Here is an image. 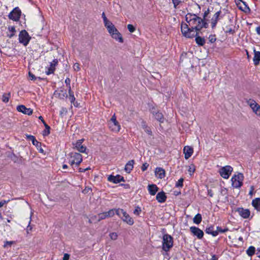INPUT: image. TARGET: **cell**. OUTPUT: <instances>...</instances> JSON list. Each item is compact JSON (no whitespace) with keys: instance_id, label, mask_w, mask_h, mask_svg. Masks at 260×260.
I'll use <instances>...</instances> for the list:
<instances>
[{"instance_id":"cell-1","label":"cell","mask_w":260,"mask_h":260,"mask_svg":"<svg viewBox=\"0 0 260 260\" xmlns=\"http://www.w3.org/2000/svg\"><path fill=\"white\" fill-rule=\"evenodd\" d=\"M102 17L103 20L105 27L107 29V31L110 35V36L112 37V38L115 39L116 41H117L121 43L124 42V39L122 38L121 34L117 30V29L116 28L114 24L107 19L104 12L102 13Z\"/></svg>"},{"instance_id":"cell-2","label":"cell","mask_w":260,"mask_h":260,"mask_svg":"<svg viewBox=\"0 0 260 260\" xmlns=\"http://www.w3.org/2000/svg\"><path fill=\"white\" fill-rule=\"evenodd\" d=\"M186 21L192 29L199 30L203 27L202 19L193 14H187L185 17Z\"/></svg>"},{"instance_id":"cell-3","label":"cell","mask_w":260,"mask_h":260,"mask_svg":"<svg viewBox=\"0 0 260 260\" xmlns=\"http://www.w3.org/2000/svg\"><path fill=\"white\" fill-rule=\"evenodd\" d=\"M68 161L70 165L73 168H76L79 166L83 161L82 156L79 153H72L69 155Z\"/></svg>"},{"instance_id":"cell-4","label":"cell","mask_w":260,"mask_h":260,"mask_svg":"<svg viewBox=\"0 0 260 260\" xmlns=\"http://www.w3.org/2000/svg\"><path fill=\"white\" fill-rule=\"evenodd\" d=\"M116 214L121 219H122L123 221L127 223L129 226H132L134 224V221L133 219L126 213V211L121 208L115 209Z\"/></svg>"},{"instance_id":"cell-5","label":"cell","mask_w":260,"mask_h":260,"mask_svg":"<svg viewBox=\"0 0 260 260\" xmlns=\"http://www.w3.org/2000/svg\"><path fill=\"white\" fill-rule=\"evenodd\" d=\"M244 175L240 172H236L232 178V186L234 189H239L243 184Z\"/></svg>"},{"instance_id":"cell-6","label":"cell","mask_w":260,"mask_h":260,"mask_svg":"<svg viewBox=\"0 0 260 260\" xmlns=\"http://www.w3.org/2000/svg\"><path fill=\"white\" fill-rule=\"evenodd\" d=\"M181 30L182 34L185 37L188 38L195 37L197 35V30L192 28L190 29L187 24L182 22L181 26Z\"/></svg>"},{"instance_id":"cell-7","label":"cell","mask_w":260,"mask_h":260,"mask_svg":"<svg viewBox=\"0 0 260 260\" xmlns=\"http://www.w3.org/2000/svg\"><path fill=\"white\" fill-rule=\"evenodd\" d=\"M173 238L169 234H166L163 236L162 249L164 251L168 252L173 246Z\"/></svg>"},{"instance_id":"cell-8","label":"cell","mask_w":260,"mask_h":260,"mask_svg":"<svg viewBox=\"0 0 260 260\" xmlns=\"http://www.w3.org/2000/svg\"><path fill=\"white\" fill-rule=\"evenodd\" d=\"M108 125L109 129L111 131H112V132H114L116 133L119 132L120 130H121V125L119 124V122H118V121H117L116 114H114L113 116L111 118L110 121H108Z\"/></svg>"},{"instance_id":"cell-9","label":"cell","mask_w":260,"mask_h":260,"mask_svg":"<svg viewBox=\"0 0 260 260\" xmlns=\"http://www.w3.org/2000/svg\"><path fill=\"white\" fill-rule=\"evenodd\" d=\"M31 40V37L30 36L29 33L26 30H23L21 31L19 35V42L24 46H27L29 44Z\"/></svg>"},{"instance_id":"cell-10","label":"cell","mask_w":260,"mask_h":260,"mask_svg":"<svg viewBox=\"0 0 260 260\" xmlns=\"http://www.w3.org/2000/svg\"><path fill=\"white\" fill-rule=\"evenodd\" d=\"M21 15L22 13L20 8L19 7H16L9 13L8 17L14 21H19L21 19Z\"/></svg>"},{"instance_id":"cell-11","label":"cell","mask_w":260,"mask_h":260,"mask_svg":"<svg viewBox=\"0 0 260 260\" xmlns=\"http://www.w3.org/2000/svg\"><path fill=\"white\" fill-rule=\"evenodd\" d=\"M70 79L69 78H67L65 80V82L66 84L67 87H68V94H69V99H70V102H71L74 105V106L76 107H79V104L78 103L76 102V99L74 97V95L73 93V91L72 90L71 87L70 85Z\"/></svg>"},{"instance_id":"cell-12","label":"cell","mask_w":260,"mask_h":260,"mask_svg":"<svg viewBox=\"0 0 260 260\" xmlns=\"http://www.w3.org/2000/svg\"><path fill=\"white\" fill-rule=\"evenodd\" d=\"M233 171V168L231 166H226L219 170V174L223 179H228L231 176Z\"/></svg>"},{"instance_id":"cell-13","label":"cell","mask_w":260,"mask_h":260,"mask_svg":"<svg viewBox=\"0 0 260 260\" xmlns=\"http://www.w3.org/2000/svg\"><path fill=\"white\" fill-rule=\"evenodd\" d=\"M25 137L27 139L30 140L32 142L33 145H34V146L36 147V148L37 149L38 151H39L40 153H44V150L42 147L41 143L36 140V137L35 136L31 135L26 134L25 135Z\"/></svg>"},{"instance_id":"cell-14","label":"cell","mask_w":260,"mask_h":260,"mask_svg":"<svg viewBox=\"0 0 260 260\" xmlns=\"http://www.w3.org/2000/svg\"><path fill=\"white\" fill-rule=\"evenodd\" d=\"M59 64V61L57 59H55L50 63V65H48L46 68L45 73L47 75H50L53 74L55 73L56 70V68Z\"/></svg>"},{"instance_id":"cell-15","label":"cell","mask_w":260,"mask_h":260,"mask_svg":"<svg viewBox=\"0 0 260 260\" xmlns=\"http://www.w3.org/2000/svg\"><path fill=\"white\" fill-rule=\"evenodd\" d=\"M54 96L58 99L66 100L68 99V95L66 90L64 87H60L56 90L54 93Z\"/></svg>"},{"instance_id":"cell-16","label":"cell","mask_w":260,"mask_h":260,"mask_svg":"<svg viewBox=\"0 0 260 260\" xmlns=\"http://www.w3.org/2000/svg\"><path fill=\"white\" fill-rule=\"evenodd\" d=\"M84 141V139L79 140L76 142V143L74 144L75 149H76L78 151L81 153H87V147L83 145V142Z\"/></svg>"},{"instance_id":"cell-17","label":"cell","mask_w":260,"mask_h":260,"mask_svg":"<svg viewBox=\"0 0 260 260\" xmlns=\"http://www.w3.org/2000/svg\"><path fill=\"white\" fill-rule=\"evenodd\" d=\"M235 2L240 10L247 13H250V10L248 6L242 0H235Z\"/></svg>"},{"instance_id":"cell-18","label":"cell","mask_w":260,"mask_h":260,"mask_svg":"<svg viewBox=\"0 0 260 260\" xmlns=\"http://www.w3.org/2000/svg\"><path fill=\"white\" fill-rule=\"evenodd\" d=\"M108 180L113 184H118L121 182H124V177L120 175H114L111 174L108 177Z\"/></svg>"},{"instance_id":"cell-19","label":"cell","mask_w":260,"mask_h":260,"mask_svg":"<svg viewBox=\"0 0 260 260\" xmlns=\"http://www.w3.org/2000/svg\"><path fill=\"white\" fill-rule=\"evenodd\" d=\"M16 109L19 112L28 116H31L33 113V110L30 108H27L24 105H20L17 106Z\"/></svg>"},{"instance_id":"cell-20","label":"cell","mask_w":260,"mask_h":260,"mask_svg":"<svg viewBox=\"0 0 260 260\" xmlns=\"http://www.w3.org/2000/svg\"><path fill=\"white\" fill-rule=\"evenodd\" d=\"M115 214H116L115 209H111L108 212L100 213V214L98 215V221H101V220L106 219L107 218H111L112 216H114Z\"/></svg>"},{"instance_id":"cell-21","label":"cell","mask_w":260,"mask_h":260,"mask_svg":"<svg viewBox=\"0 0 260 260\" xmlns=\"http://www.w3.org/2000/svg\"><path fill=\"white\" fill-rule=\"evenodd\" d=\"M247 102L253 112L256 114H259V113L260 112V106L257 102L252 99L248 100L247 101Z\"/></svg>"},{"instance_id":"cell-22","label":"cell","mask_w":260,"mask_h":260,"mask_svg":"<svg viewBox=\"0 0 260 260\" xmlns=\"http://www.w3.org/2000/svg\"><path fill=\"white\" fill-rule=\"evenodd\" d=\"M190 230L191 232L199 239H202L204 236V232L199 228L193 226L190 227Z\"/></svg>"},{"instance_id":"cell-23","label":"cell","mask_w":260,"mask_h":260,"mask_svg":"<svg viewBox=\"0 0 260 260\" xmlns=\"http://www.w3.org/2000/svg\"><path fill=\"white\" fill-rule=\"evenodd\" d=\"M185 160H189L194 153V148L192 146H185L183 150Z\"/></svg>"},{"instance_id":"cell-24","label":"cell","mask_w":260,"mask_h":260,"mask_svg":"<svg viewBox=\"0 0 260 260\" xmlns=\"http://www.w3.org/2000/svg\"><path fill=\"white\" fill-rule=\"evenodd\" d=\"M227 231V229L224 230V229H221V228L218 227V230L216 231L213 230V227H208V228H207L206 230V233L212 235L213 236H216L219 234V232H226Z\"/></svg>"},{"instance_id":"cell-25","label":"cell","mask_w":260,"mask_h":260,"mask_svg":"<svg viewBox=\"0 0 260 260\" xmlns=\"http://www.w3.org/2000/svg\"><path fill=\"white\" fill-rule=\"evenodd\" d=\"M237 211L240 216L244 219H248L250 215V212L249 209H244L243 208H239Z\"/></svg>"},{"instance_id":"cell-26","label":"cell","mask_w":260,"mask_h":260,"mask_svg":"<svg viewBox=\"0 0 260 260\" xmlns=\"http://www.w3.org/2000/svg\"><path fill=\"white\" fill-rule=\"evenodd\" d=\"M155 176L158 179H163L166 176L165 170L161 167H157L155 171Z\"/></svg>"},{"instance_id":"cell-27","label":"cell","mask_w":260,"mask_h":260,"mask_svg":"<svg viewBox=\"0 0 260 260\" xmlns=\"http://www.w3.org/2000/svg\"><path fill=\"white\" fill-rule=\"evenodd\" d=\"M39 119L41 121V122H42L43 124H44V126L45 127L44 130L43 131L42 134L43 136H47L48 135H49L50 134V126H48L47 124H46V122H45V121H44V119H43V118L42 116H40L39 117Z\"/></svg>"},{"instance_id":"cell-28","label":"cell","mask_w":260,"mask_h":260,"mask_svg":"<svg viewBox=\"0 0 260 260\" xmlns=\"http://www.w3.org/2000/svg\"><path fill=\"white\" fill-rule=\"evenodd\" d=\"M167 199V197L166 193L163 190H161V192L159 193L156 195V200L160 203L165 202L166 201Z\"/></svg>"},{"instance_id":"cell-29","label":"cell","mask_w":260,"mask_h":260,"mask_svg":"<svg viewBox=\"0 0 260 260\" xmlns=\"http://www.w3.org/2000/svg\"><path fill=\"white\" fill-rule=\"evenodd\" d=\"M149 194L151 196H155L159 190V187L155 184H150L148 185L147 187Z\"/></svg>"},{"instance_id":"cell-30","label":"cell","mask_w":260,"mask_h":260,"mask_svg":"<svg viewBox=\"0 0 260 260\" xmlns=\"http://www.w3.org/2000/svg\"><path fill=\"white\" fill-rule=\"evenodd\" d=\"M150 109H151V112L153 114L155 118L160 122H163L164 116L163 114H161V112L156 111L155 108H151Z\"/></svg>"},{"instance_id":"cell-31","label":"cell","mask_w":260,"mask_h":260,"mask_svg":"<svg viewBox=\"0 0 260 260\" xmlns=\"http://www.w3.org/2000/svg\"><path fill=\"white\" fill-rule=\"evenodd\" d=\"M134 164V160H131V161H128L127 163L126 164V165H125V167H124V170H125L126 173H131L132 171L133 170Z\"/></svg>"},{"instance_id":"cell-32","label":"cell","mask_w":260,"mask_h":260,"mask_svg":"<svg viewBox=\"0 0 260 260\" xmlns=\"http://www.w3.org/2000/svg\"><path fill=\"white\" fill-rule=\"evenodd\" d=\"M252 204L255 209H256L258 211H260V199L259 198L253 199L252 201Z\"/></svg>"},{"instance_id":"cell-33","label":"cell","mask_w":260,"mask_h":260,"mask_svg":"<svg viewBox=\"0 0 260 260\" xmlns=\"http://www.w3.org/2000/svg\"><path fill=\"white\" fill-rule=\"evenodd\" d=\"M219 14H220V11H219L216 13L215 14L214 16H213V19H212V21H211L213 28H214L216 27V24H217L218 20H219Z\"/></svg>"},{"instance_id":"cell-34","label":"cell","mask_w":260,"mask_h":260,"mask_svg":"<svg viewBox=\"0 0 260 260\" xmlns=\"http://www.w3.org/2000/svg\"><path fill=\"white\" fill-rule=\"evenodd\" d=\"M260 53L259 51H255L253 58V63L255 66H258L260 63Z\"/></svg>"},{"instance_id":"cell-35","label":"cell","mask_w":260,"mask_h":260,"mask_svg":"<svg viewBox=\"0 0 260 260\" xmlns=\"http://www.w3.org/2000/svg\"><path fill=\"white\" fill-rule=\"evenodd\" d=\"M11 94L10 93H4L3 95L2 96V101L5 103L6 104L8 103L9 102Z\"/></svg>"},{"instance_id":"cell-36","label":"cell","mask_w":260,"mask_h":260,"mask_svg":"<svg viewBox=\"0 0 260 260\" xmlns=\"http://www.w3.org/2000/svg\"><path fill=\"white\" fill-rule=\"evenodd\" d=\"M202 216L199 213L195 216L193 219L194 223L197 224H200L202 222Z\"/></svg>"},{"instance_id":"cell-37","label":"cell","mask_w":260,"mask_h":260,"mask_svg":"<svg viewBox=\"0 0 260 260\" xmlns=\"http://www.w3.org/2000/svg\"><path fill=\"white\" fill-rule=\"evenodd\" d=\"M256 253V248L253 246L249 247V248L247 250V255L249 257H253Z\"/></svg>"},{"instance_id":"cell-38","label":"cell","mask_w":260,"mask_h":260,"mask_svg":"<svg viewBox=\"0 0 260 260\" xmlns=\"http://www.w3.org/2000/svg\"><path fill=\"white\" fill-rule=\"evenodd\" d=\"M196 42L197 43V44L200 46H203L205 43V40L204 38L201 37H198L196 38Z\"/></svg>"},{"instance_id":"cell-39","label":"cell","mask_w":260,"mask_h":260,"mask_svg":"<svg viewBox=\"0 0 260 260\" xmlns=\"http://www.w3.org/2000/svg\"><path fill=\"white\" fill-rule=\"evenodd\" d=\"M142 127H143V129L144 130L145 132L147 134H148L150 135H152V132H151V129H150V127L146 124H145L144 122H142Z\"/></svg>"},{"instance_id":"cell-40","label":"cell","mask_w":260,"mask_h":260,"mask_svg":"<svg viewBox=\"0 0 260 260\" xmlns=\"http://www.w3.org/2000/svg\"><path fill=\"white\" fill-rule=\"evenodd\" d=\"M196 171V166L193 164L190 165L188 169V173L190 176H192L194 174Z\"/></svg>"},{"instance_id":"cell-41","label":"cell","mask_w":260,"mask_h":260,"mask_svg":"<svg viewBox=\"0 0 260 260\" xmlns=\"http://www.w3.org/2000/svg\"><path fill=\"white\" fill-rule=\"evenodd\" d=\"M184 178H180L178 181H177L176 184H175V187L176 188H182L184 186Z\"/></svg>"},{"instance_id":"cell-42","label":"cell","mask_w":260,"mask_h":260,"mask_svg":"<svg viewBox=\"0 0 260 260\" xmlns=\"http://www.w3.org/2000/svg\"><path fill=\"white\" fill-rule=\"evenodd\" d=\"M141 213V209L140 207L137 206L135 208L134 211V213L136 216H139Z\"/></svg>"},{"instance_id":"cell-43","label":"cell","mask_w":260,"mask_h":260,"mask_svg":"<svg viewBox=\"0 0 260 260\" xmlns=\"http://www.w3.org/2000/svg\"><path fill=\"white\" fill-rule=\"evenodd\" d=\"M127 29L131 33L134 32L135 31V28L131 24H129L127 25Z\"/></svg>"},{"instance_id":"cell-44","label":"cell","mask_w":260,"mask_h":260,"mask_svg":"<svg viewBox=\"0 0 260 260\" xmlns=\"http://www.w3.org/2000/svg\"><path fill=\"white\" fill-rule=\"evenodd\" d=\"M29 79L31 81H35L37 79V77L30 71L29 72Z\"/></svg>"},{"instance_id":"cell-45","label":"cell","mask_w":260,"mask_h":260,"mask_svg":"<svg viewBox=\"0 0 260 260\" xmlns=\"http://www.w3.org/2000/svg\"><path fill=\"white\" fill-rule=\"evenodd\" d=\"M109 236H110L111 239L113 240H116L117 239L118 235L117 234V233H114H114H110V235H109Z\"/></svg>"},{"instance_id":"cell-46","label":"cell","mask_w":260,"mask_h":260,"mask_svg":"<svg viewBox=\"0 0 260 260\" xmlns=\"http://www.w3.org/2000/svg\"><path fill=\"white\" fill-rule=\"evenodd\" d=\"M216 35H210L209 37V40L210 42L214 43L216 42Z\"/></svg>"},{"instance_id":"cell-47","label":"cell","mask_w":260,"mask_h":260,"mask_svg":"<svg viewBox=\"0 0 260 260\" xmlns=\"http://www.w3.org/2000/svg\"><path fill=\"white\" fill-rule=\"evenodd\" d=\"M148 167H149V164L147 163H144L143 164V165L142 166L141 169H142L143 171H146Z\"/></svg>"},{"instance_id":"cell-48","label":"cell","mask_w":260,"mask_h":260,"mask_svg":"<svg viewBox=\"0 0 260 260\" xmlns=\"http://www.w3.org/2000/svg\"><path fill=\"white\" fill-rule=\"evenodd\" d=\"M74 68L77 71H79L80 69V66L78 63H75V64L74 65Z\"/></svg>"},{"instance_id":"cell-49","label":"cell","mask_w":260,"mask_h":260,"mask_svg":"<svg viewBox=\"0 0 260 260\" xmlns=\"http://www.w3.org/2000/svg\"><path fill=\"white\" fill-rule=\"evenodd\" d=\"M174 4V6L175 7H177V5H179V4L180 3V2L179 0H172Z\"/></svg>"},{"instance_id":"cell-50","label":"cell","mask_w":260,"mask_h":260,"mask_svg":"<svg viewBox=\"0 0 260 260\" xmlns=\"http://www.w3.org/2000/svg\"><path fill=\"white\" fill-rule=\"evenodd\" d=\"M69 258H70V255H69V254H67V253H65V255H64V256L63 259L64 260H68L69 259Z\"/></svg>"},{"instance_id":"cell-51","label":"cell","mask_w":260,"mask_h":260,"mask_svg":"<svg viewBox=\"0 0 260 260\" xmlns=\"http://www.w3.org/2000/svg\"><path fill=\"white\" fill-rule=\"evenodd\" d=\"M6 202V201H2L1 202H0V207H2L4 204H5Z\"/></svg>"},{"instance_id":"cell-52","label":"cell","mask_w":260,"mask_h":260,"mask_svg":"<svg viewBox=\"0 0 260 260\" xmlns=\"http://www.w3.org/2000/svg\"><path fill=\"white\" fill-rule=\"evenodd\" d=\"M259 30H260V29H259V27H258V28H257V33H258V34H260V31H259Z\"/></svg>"},{"instance_id":"cell-53","label":"cell","mask_w":260,"mask_h":260,"mask_svg":"<svg viewBox=\"0 0 260 260\" xmlns=\"http://www.w3.org/2000/svg\"><path fill=\"white\" fill-rule=\"evenodd\" d=\"M67 168H68V167H67V165H65L63 166V168L66 169Z\"/></svg>"},{"instance_id":"cell-54","label":"cell","mask_w":260,"mask_h":260,"mask_svg":"<svg viewBox=\"0 0 260 260\" xmlns=\"http://www.w3.org/2000/svg\"><path fill=\"white\" fill-rule=\"evenodd\" d=\"M1 50L0 49V53H1Z\"/></svg>"}]
</instances>
